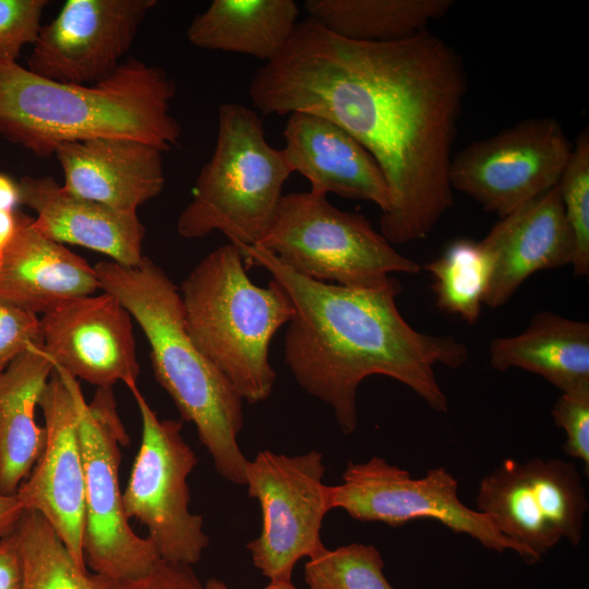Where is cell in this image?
Returning a JSON list of instances; mask_svg holds the SVG:
<instances>
[{"instance_id":"1","label":"cell","mask_w":589,"mask_h":589,"mask_svg":"<svg viewBox=\"0 0 589 589\" xmlns=\"http://www.w3.org/2000/svg\"><path fill=\"white\" fill-rule=\"evenodd\" d=\"M467 91L462 57L429 29L366 43L308 17L256 71L249 96L263 115L322 116L370 153L387 184L380 229L393 244L424 239L454 204L449 167Z\"/></svg>"},{"instance_id":"2","label":"cell","mask_w":589,"mask_h":589,"mask_svg":"<svg viewBox=\"0 0 589 589\" xmlns=\"http://www.w3.org/2000/svg\"><path fill=\"white\" fill-rule=\"evenodd\" d=\"M248 265L265 269L289 296L293 315L284 357L297 383L329 406L344 434L358 426V388L371 375L388 376L437 412L448 399L434 366L458 369L468 349L452 335L414 329L400 314L401 290L392 277L375 288H351L299 275L257 245H237Z\"/></svg>"},{"instance_id":"3","label":"cell","mask_w":589,"mask_h":589,"mask_svg":"<svg viewBox=\"0 0 589 589\" xmlns=\"http://www.w3.org/2000/svg\"><path fill=\"white\" fill-rule=\"evenodd\" d=\"M176 92L163 68L135 58L86 85L47 80L0 59V136L39 157L94 139L137 140L165 153L181 136L170 113Z\"/></svg>"},{"instance_id":"4","label":"cell","mask_w":589,"mask_h":589,"mask_svg":"<svg viewBox=\"0 0 589 589\" xmlns=\"http://www.w3.org/2000/svg\"><path fill=\"white\" fill-rule=\"evenodd\" d=\"M94 268L100 291L116 297L140 326L155 378L181 419L195 426L217 473L244 485L249 459L238 443L243 399L189 334L178 287L147 256L135 266L101 261Z\"/></svg>"},{"instance_id":"5","label":"cell","mask_w":589,"mask_h":589,"mask_svg":"<svg viewBox=\"0 0 589 589\" xmlns=\"http://www.w3.org/2000/svg\"><path fill=\"white\" fill-rule=\"evenodd\" d=\"M180 294L189 334L200 350L243 401L266 400L276 381L269 346L293 315L284 288L273 279L267 287L255 285L241 250L229 242L199 262Z\"/></svg>"},{"instance_id":"6","label":"cell","mask_w":589,"mask_h":589,"mask_svg":"<svg viewBox=\"0 0 589 589\" xmlns=\"http://www.w3.org/2000/svg\"><path fill=\"white\" fill-rule=\"evenodd\" d=\"M290 175L281 149L266 141L257 112L221 105L214 152L178 217V233L197 239L218 231L236 245H256L272 226Z\"/></svg>"},{"instance_id":"7","label":"cell","mask_w":589,"mask_h":589,"mask_svg":"<svg viewBox=\"0 0 589 589\" xmlns=\"http://www.w3.org/2000/svg\"><path fill=\"white\" fill-rule=\"evenodd\" d=\"M294 273L351 288H375L392 274L421 265L397 252L359 213L334 206L310 189L283 195L268 231L256 244Z\"/></svg>"},{"instance_id":"8","label":"cell","mask_w":589,"mask_h":589,"mask_svg":"<svg viewBox=\"0 0 589 589\" xmlns=\"http://www.w3.org/2000/svg\"><path fill=\"white\" fill-rule=\"evenodd\" d=\"M69 385L76 410L84 465L85 563L111 581L140 577L160 560L147 537L130 526L120 488L121 448L130 437L119 416L112 387L97 388L85 399L79 380L55 366Z\"/></svg>"},{"instance_id":"9","label":"cell","mask_w":589,"mask_h":589,"mask_svg":"<svg viewBox=\"0 0 589 589\" xmlns=\"http://www.w3.org/2000/svg\"><path fill=\"white\" fill-rule=\"evenodd\" d=\"M131 393L142 435L123 490L125 514L146 527L161 560L192 566L209 544L202 515L190 509L188 478L197 456L182 435L181 421L160 419L139 387Z\"/></svg>"},{"instance_id":"10","label":"cell","mask_w":589,"mask_h":589,"mask_svg":"<svg viewBox=\"0 0 589 589\" xmlns=\"http://www.w3.org/2000/svg\"><path fill=\"white\" fill-rule=\"evenodd\" d=\"M588 507L573 461L506 458L480 481L474 509L536 564L562 541L579 544Z\"/></svg>"},{"instance_id":"11","label":"cell","mask_w":589,"mask_h":589,"mask_svg":"<svg viewBox=\"0 0 589 589\" xmlns=\"http://www.w3.org/2000/svg\"><path fill=\"white\" fill-rule=\"evenodd\" d=\"M324 474L318 450L289 456L266 449L249 460L244 485L260 504L262 526L247 549L268 580H291L300 560L326 548L321 531L333 505Z\"/></svg>"},{"instance_id":"12","label":"cell","mask_w":589,"mask_h":589,"mask_svg":"<svg viewBox=\"0 0 589 589\" xmlns=\"http://www.w3.org/2000/svg\"><path fill=\"white\" fill-rule=\"evenodd\" d=\"M330 492L333 509H342L356 520L398 527L414 519H433L488 550L512 551L521 558L519 548L488 517L460 501L458 482L444 467L414 478L408 470L373 456L362 462L349 461L341 482L330 485Z\"/></svg>"},{"instance_id":"13","label":"cell","mask_w":589,"mask_h":589,"mask_svg":"<svg viewBox=\"0 0 589 589\" xmlns=\"http://www.w3.org/2000/svg\"><path fill=\"white\" fill-rule=\"evenodd\" d=\"M572 151L557 119L528 118L454 155L450 187L502 218L557 185Z\"/></svg>"},{"instance_id":"14","label":"cell","mask_w":589,"mask_h":589,"mask_svg":"<svg viewBox=\"0 0 589 589\" xmlns=\"http://www.w3.org/2000/svg\"><path fill=\"white\" fill-rule=\"evenodd\" d=\"M156 0H68L41 25L27 69L65 84H94L123 61Z\"/></svg>"},{"instance_id":"15","label":"cell","mask_w":589,"mask_h":589,"mask_svg":"<svg viewBox=\"0 0 589 589\" xmlns=\"http://www.w3.org/2000/svg\"><path fill=\"white\" fill-rule=\"evenodd\" d=\"M132 316L100 291L69 300L40 315L43 348L55 366L97 388L137 387L140 363Z\"/></svg>"},{"instance_id":"16","label":"cell","mask_w":589,"mask_h":589,"mask_svg":"<svg viewBox=\"0 0 589 589\" xmlns=\"http://www.w3.org/2000/svg\"><path fill=\"white\" fill-rule=\"evenodd\" d=\"M38 407L45 420L44 450L16 497L25 510L40 514L57 532L74 562L86 568L84 465L72 392L53 370Z\"/></svg>"},{"instance_id":"17","label":"cell","mask_w":589,"mask_h":589,"mask_svg":"<svg viewBox=\"0 0 589 589\" xmlns=\"http://www.w3.org/2000/svg\"><path fill=\"white\" fill-rule=\"evenodd\" d=\"M479 243L492 265L483 301L491 309L507 303L532 274L572 264L574 237L558 187L500 218Z\"/></svg>"},{"instance_id":"18","label":"cell","mask_w":589,"mask_h":589,"mask_svg":"<svg viewBox=\"0 0 589 589\" xmlns=\"http://www.w3.org/2000/svg\"><path fill=\"white\" fill-rule=\"evenodd\" d=\"M17 185L20 205L36 214L33 225L43 236L101 253L124 266L139 265L145 256L146 229L137 213L75 195L52 177L24 176Z\"/></svg>"},{"instance_id":"19","label":"cell","mask_w":589,"mask_h":589,"mask_svg":"<svg viewBox=\"0 0 589 589\" xmlns=\"http://www.w3.org/2000/svg\"><path fill=\"white\" fill-rule=\"evenodd\" d=\"M163 151L131 139L64 143L55 154L69 192L122 212L137 213L165 185Z\"/></svg>"},{"instance_id":"20","label":"cell","mask_w":589,"mask_h":589,"mask_svg":"<svg viewBox=\"0 0 589 589\" xmlns=\"http://www.w3.org/2000/svg\"><path fill=\"white\" fill-rule=\"evenodd\" d=\"M281 149L289 171L303 176L311 189L346 199L370 201L381 212L388 206V189L370 153L333 121L314 113L289 115Z\"/></svg>"},{"instance_id":"21","label":"cell","mask_w":589,"mask_h":589,"mask_svg":"<svg viewBox=\"0 0 589 589\" xmlns=\"http://www.w3.org/2000/svg\"><path fill=\"white\" fill-rule=\"evenodd\" d=\"M16 227L0 268V300L37 315L99 289L94 266L43 236L16 211Z\"/></svg>"},{"instance_id":"22","label":"cell","mask_w":589,"mask_h":589,"mask_svg":"<svg viewBox=\"0 0 589 589\" xmlns=\"http://www.w3.org/2000/svg\"><path fill=\"white\" fill-rule=\"evenodd\" d=\"M55 370L35 345L0 373V491L15 495L39 459L46 431L36 422V408Z\"/></svg>"},{"instance_id":"23","label":"cell","mask_w":589,"mask_h":589,"mask_svg":"<svg viewBox=\"0 0 589 589\" xmlns=\"http://www.w3.org/2000/svg\"><path fill=\"white\" fill-rule=\"evenodd\" d=\"M489 362L538 374L561 394L588 392L589 323L539 311L520 334L491 340Z\"/></svg>"},{"instance_id":"24","label":"cell","mask_w":589,"mask_h":589,"mask_svg":"<svg viewBox=\"0 0 589 589\" xmlns=\"http://www.w3.org/2000/svg\"><path fill=\"white\" fill-rule=\"evenodd\" d=\"M292 0H214L191 21L187 37L200 49L275 59L298 24Z\"/></svg>"},{"instance_id":"25","label":"cell","mask_w":589,"mask_h":589,"mask_svg":"<svg viewBox=\"0 0 589 589\" xmlns=\"http://www.w3.org/2000/svg\"><path fill=\"white\" fill-rule=\"evenodd\" d=\"M453 0H306L309 19L329 33L356 41L388 43L428 29Z\"/></svg>"},{"instance_id":"26","label":"cell","mask_w":589,"mask_h":589,"mask_svg":"<svg viewBox=\"0 0 589 589\" xmlns=\"http://www.w3.org/2000/svg\"><path fill=\"white\" fill-rule=\"evenodd\" d=\"M14 536L22 563L21 589H111V580L80 567L38 513L25 510Z\"/></svg>"},{"instance_id":"27","label":"cell","mask_w":589,"mask_h":589,"mask_svg":"<svg viewBox=\"0 0 589 589\" xmlns=\"http://www.w3.org/2000/svg\"><path fill=\"white\" fill-rule=\"evenodd\" d=\"M423 267L433 279L436 306L469 324L476 323L492 273L491 261L480 243L456 240Z\"/></svg>"},{"instance_id":"28","label":"cell","mask_w":589,"mask_h":589,"mask_svg":"<svg viewBox=\"0 0 589 589\" xmlns=\"http://www.w3.org/2000/svg\"><path fill=\"white\" fill-rule=\"evenodd\" d=\"M384 560L372 544L325 548L303 568L306 589H395L384 574Z\"/></svg>"},{"instance_id":"29","label":"cell","mask_w":589,"mask_h":589,"mask_svg":"<svg viewBox=\"0 0 589 589\" xmlns=\"http://www.w3.org/2000/svg\"><path fill=\"white\" fill-rule=\"evenodd\" d=\"M565 217L574 237L572 266L576 276L589 274V129L577 136L557 183Z\"/></svg>"},{"instance_id":"30","label":"cell","mask_w":589,"mask_h":589,"mask_svg":"<svg viewBox=\"0 0 589 589\" xmlns=\"http://www.w3.org/2000/svg\"><path fill=\"white\" fill-rule=\"evenodd\" d=\"M47 0H0V59L16 61L41 28Z\"/></svg>"},{"instance_id":"31","label":"cell","mask_w":589,"mask_h":589,"mask_svg":"<svg viewBox=\"0 0 589 589\" xmlns=\"http://www.w3.org/2000/svg\"><path fill=\"white\" fill-rule=\"evenodd\" d=\"M557 428L565 433V454L589 472V390L561 394L551 410Z\"/></svg>"},{"instance_id":"32","label":"cell","mask_w":589,"mask_h":589,"mask_svg":"<svg viewBox=\"0 0 589 589\" xmlns=\"http://www.w3.org/2000/svg\"><path fill=\"white\" fill-rule=\"evenodd\" d=\"M38 344H43L40 316L0 300V373Z\"/></svg>"},{"instance_id":"33","label":"cell","mask_w":589,"mask_h":589,"mask_svg":"<svg viewBox=\"0 0 589 589\" xmlns=\"http://www.w3.org/2000/svg\"><path fill=\"white\" fill-rule=\"evenodd\" d=\"M202 584L190 565L159 560L146 574L111 581V589H201Z\"/></svg>"},{"instance_id":"34","label":"cell","mask_w":589,"mask_h":589,"mask_svg":"<svg viewBox=\"0 0 589 589\" xmlns=\"http://www.w3.org/2000/svg\"><path fill=\"white\" fill-rule=\"evenodd\" d=\"M22 563L14 531L0 540V589H21Z\"/></svg>"},{"instance_id":"35","label":"cell","mask_w":589,"mask_h":589,"mask_svg":"<svg viewBox=\"0 0 589 589\" xmlns=\"http://www.w3.org/2000/svg\"><path fill=\"white\" fill-rule=\"evenodd\" d=\"M24 512L16 495H7L0 491V540L15 530Z\"/></svg>"},{"instance_id":"36","label":"cell","mask_w":589,"mask_h":589,"mask_svg":"<svg viewBox=\"0 0 589 589\" xmlns=\"http://www.w3.org/2000/svg\"><path fill=\"white\" fill-rule=\"evenodd\" d=\"M17 205H20L17 182L0 172V211L15 212Z\"/></svg>"},{"instance_id":"37","label":"cell","mask_w":589,"mask_h":589,"mask_svg":"<svg viewBox=\"0 0 589 589\" xmlns=\"http://www.w3.org/2000/svg\"><path fill=\"white\" fill-rule=\"evenodd\" d=\"M16 211H0V268L16 227Z\"/></svg>"},{"instance_id":"38","label":"cell","mask_w":589,"mask_h":589,"mask_svg":"<svg viewBox=\"0 0 589 589\" xmlns=\"http://www.w3.org/2000/svg\"><path fill=\"white\" fill-rule=\"evenodd\" d=\"M201 589H231L223 580L217 578L208 579ZM262 589H300L292 584V580H269L268 585Z\"/></svg>"}]
</instances>
